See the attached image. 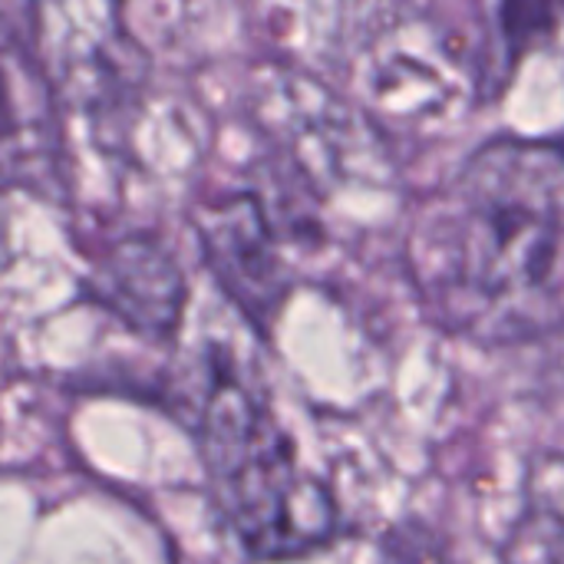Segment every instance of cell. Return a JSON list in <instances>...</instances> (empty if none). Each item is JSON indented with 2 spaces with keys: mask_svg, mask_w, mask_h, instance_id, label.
<instances>
[{
  "mask_svg": "<svg viewBox=\"0 0 564 564\" xmlns=\"http://www.w3.org/2000/svg\"><path fill=\"white\" fill-rule=\"evenodd\" d=\"M205 449L225 506L251 552L297 555L330 539L337 516L327 489L294 466L288 440L231 377L212 387Z\"/></svg>",
  "mask_w": 564,
  "mask_h": 564,
  "instance_id": "cell-2",
  "label": "cell"
},
{
  "mask_svg": "<svg viewBox=\"0 0 564 564\" xmlns=\"http://www.w3.org/2000/svg\"><path fill=\"white\" fill-rule=\"evenodd\" d=\"M410 261L430 311L502 344L564 321V145H482L413 225Z\"/></svg>",
  "mask_w": 564,
  "mask_h": 564,
  "instance_id": "cell-1",
  "label": "cell"
},
{
  "mask_svg": "<svg viewBox=\"0 0 564 564\" xmlns=\"http://www.w3.org/2000/svg\"><path fill=\"white\" fill-rule=\"evenodd\" d=\"M93 294L142 334H169L185 304V281L162 245L122 238L93 268Z\"/></svg>",
  "mask_w": 564,
  "mask_h": 564,
  "instance_id": "cell-5",
  "label": "cell"
},
{
  "mask_svg": "<svg viewBox=\"0 0 564 564\" xmlns=\"http://www.w3.org/2000/svg\"><path fill=\"white\" fill-rule=\"evenodd\" d=\"M59 162L53 83L26 40L0 13V175L50 185Z\"/></svg>",
  "mask_w": 564,
  "mask_h": 564,
  "instance_id": "cell-3",
  "label": "cell"
},
{
  "mask_svg": "<svg viewBox=\"0 0 564 564\" xmlns=\"http://www.w3.org/2000/svg\"><path fill=\"white\" fill-rule=\"evenodd\" d=\"M202 241L228 294L254 321H264L284 294V278L261 205L241 195L205 208Z\"/></svg>",
  "mask_w": 564,
  "mask_h": 564,
  "instance_id": "cell-4",
  "label": "cell"
}]
</instances>
